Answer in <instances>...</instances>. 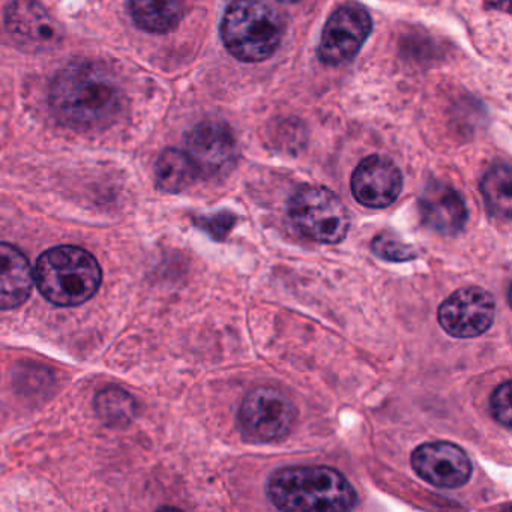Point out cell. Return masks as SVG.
<instances>
[{"instance_id": "6da1fadb", "label": "cell", "mask_w": 512, "mask_h": 512, "mask_svg": "<svg viewBox=\"0 0 512 512\" xmlns=\"http://www.w3.org/2000/svg\"><path fill=\"white\" fill-rule=\"evenodd\" d=\"M49 98L53 115L77 130L110 127L125 109L121 86L92 62H76L59 71L50 85Z\"/></svg>"}, {"instance_id": "5bb4252c", "label": "cell", "mask_w": 512, "mask_h": 512, "mask_svg": "<svg viewBox=\"0 0 512 512\" xmlns=\"http://www.w3.org/2000/svg\"><path fill=\"white\" fill-rule=\"evenodd\" d=\"M35 275L28 257L7 242H0V310H11L28 301Z\"/></svg>"}, {"instance_id": "9a60e30c", "label": "cell", "mask_w": 512, "mask_h": 512, "mask_svg": "<svg viewBox=\"0 0 512 512\" xmlns=\"http://www.w3.org/2000/svg\"><path fill=\"white\" fill-rule=\"evenodd\" d=\"M130 13L137 28L148 34H167L181 23L185 0H131Z\"/></svg>"}, {"instance_id": "5b68a950", "label": "cell", "mask_w": 512, "mask_h": 512, "mask_svg": "<svg viewBox=\"0 0 512 512\" xmlns=\"http://www.w3.org/2000/svg\"><path fill=\"white\" fill-rule=\"evenodd\" d=\"M287 214L296 232L317 244H340L352 223L349 209L334 191L313 185H304L292 194Z\"/></svg>"}, {"instance_id": "30bf717a", "label": "cell", "mask_w": 512, "mask_h": 512, "mask_svg": "<svg viewBox=\"0 0 512 512\" xmlns=\"http://www.w3.org/2000/svg\"><path fill=\"white\" fill-rule=\"evenodd\" d=\"M410 463L419 478L445 490L464 487L472 478L473 466L467 452L445 440L422 443L412 452Z\"/></svg>"}, {"instance_id": "277c9868", "label": "cell", "mask_w": 512, "mask_h": 512, "mask_svg": "<svg viewBox=\"0 0 512 512\" xmlns=\"http://www.w3.org/2000/svg\"><path fill=\"white\" fill-rule=\"evenodd\" d=\"M283 37L280 17L263 0H233L221 22V38L242 62L271 58Z\"/></svg>"}, {"instance_id": "7a4b0ae2", "label": "cell", "mask_w": 512, "mask_h": 512, "mask_svg": "<svg viewBox=\"0 0 512 512\" xmlns=\"http://www.w3.org/2000/svg\"><path fill=\"white\" fill-rule=\"evenodd\" d=\"M266 496L281 511L341 512L358 505L349 479L329 466L281 467L269 476Z\"/></svg>"}, {"instance_id": "ba28073f", "label": "cell", "mask_w": 512, "mask_h": 512, "mask_svg": "<svg viewBox=\"0 0 512 512\" xmlns=\"http://www.w3.org/2000/svg\"><path fill=\"white\" fill-rule=\"evenodd\" d=\"M496 317V301L478 286L461 287L449 295L437 311V320L446 334L455 338H475L485 334Z\"/></svg>"}, {"instance_id": "ac0fdd59", "label": "cell", "mask_w": 512, "mask_h": 512, "mask_svg": "<svg viewBox=\"0 0 512 512\" xmlns=\"http://www.w3.org/2000/svg\"><path fill=\"white\" fill-rule=\"evenodd\" d=\"M95 412L109 427H127L136 418L137 403L130 392L119 386H109L95 397Z\"/></svg>"}, {"instance_id": "603a6c76", "label": "cell", "mask_w": 512, "mask_h": 512, "mask_svg": "<svg viewBox=\"0 0 512 512\" xmlns=\"http://www.w3.org/2000/svg\"><path fill=\"white\" fill-rule=\"evenodd\" d=\"M278 2H284V4H295V2H299V0H278Z\"/></svg>"}, {"instance_id": "7c38bea8", "label": "cell", "mask_w": 512, "mask_h": 512, "mask_svg": "<svg viewBox=\"0 0 512 512\" xmlns=\"http://www.w3.org/2000/svg\"><path fill=\"white\" fill-rule=\"evenodd\" d=\"M352 194L365 208L385 209L403 190V175L389 158L371 155L356 167L352 175Z\"/></svg>"}, {"instance_id": "3957f363", "label": "cell", "mask_w": 512, "mask_h": 512, "mask_svg": "<svg viewBox=\"0 0 512 512\" xmlns=\"http://www.w3.org/2000/svg\"><path fill=\"white\" fill-rule=\"evenodd\" d=\"M34 275L41 295L59 307L85 304L98 292L103 278L97 259L73 245L41 254Z\"/></svg>"}, {"instance_id": "e0dca14e", "label": "cell", "mask_w": 512, "mask_h": 512, "mask_svg": "<svg viewBox=\"0 0 512 512\" xmlns=\"http://www.w3.org/2000/svg\"><path fill=\"white\" fill-rule=\"evenodd\" d=\"M512 175L508 163H497L485 173L481 182L482 196L488 214L500 223L511 221L512 211Z\"/></svg>"}, {"instance_id": "d6986e66", "label": "cell", "mask_w": 512, "mask_h": 512, "mask_svg": "<svg viewBox=\"0 0 512 512\" xmlns=\"http://www.w3.org/2000/svg\"><path fill=\"white\" fill-rule=\"evenodd\" d=\"M371 251L386 262H410L418 257L415 247L388 232L379 233L371 241Z\"/></svg>"}, {"instance_id": "8fae6325", "label": "cell", "mask_w": 512, "mask_h": 512, "mask_svg": "<svg viewBox=\"0 0 512 512\" xmlns=\"http://www.w3.org/2000/svg\"><path fill=\"white\" fill-rule=\"evenodd\" d=\"M187 154L199 178H218L233 169L238 145L232 130L220 122H203L187 136Z\"/></svg>"}, {"instance_id": "9c48e42d", "label": "cell", "mask_w": 512, "mask_h": 512, "mask_svg": "<svg viewBox=\"0 0 512 512\" xmlns=\"http://www.w3.org/2000/svg\"><path fill=\"white\" fill-rule=\"evenodd\" d=\"M5 28L26 52H53L64 41L62 26L37 0H13L5 10Z\"/></svg>"}, {"instance_id": "2e32d148", "label": "cell", "mask_w": 512, "mask_h": 512, "mask_svg": "<svg viewBox=\"0 0 512 512\" xmlns=\"http://www.w3.org/2000/svg\"><path fill=\"white\" fill-rule=\"evenodd\" d=\"M199 178L187 152L169 148L158 157L155 164V182L164 193L178 194L188 190Z\"/></svg>"}, {"instance_id": "4fadbf2b", "label": "cell", "mask_w": 512, "mask_h": 512, "mask_svg": "<svg viewBox=\"0 0 512 512\" xmlns=\"http://www.w3.org/2000/svg\"><path fill=\"white\" fill-rule=\"evenodd\" d=\"M422 223L443 236H454L467 223V208L463 197L455 188L442 182H431L419 197Z\"/></svg>"}, {"instance_id": "ffe728a7", "label": "cell", "mask_w": 512, "mask_h": 512, "mask_svg": "<svg viewBox=\"0 0 512 512\" xmlns=\"http://www.w3.org/2000/svg\"><path fill=\"white\" fill-rule=\"evenodd\" d=\"M490 410L493 418L505 428H511V380H506L494 389L490 397Z\"/></svg>"}, {"instance_id": "52a82bcc", "label": "cell", "mask_w": 512, "mask_h": 512, "mask_svg": "<svg viewBox=\"0 0 512 512\" xmlns=\"http://www.w3.org/2000/svg\"><path fill=\"white\" fill-rule=\"evenodd\" d=\"M371 29L373 20L362 5H343L326 22L317 56L328 67L349 64L370 37Z\"/></svg>"}, {"instance_id": "7402d4cb", "label": "cell", "mask_w": 512, "mask_h": 512, "mask_svg": "<svg viewBox=\"0 0 512 512\" xmlns=\"http://www.w3.org/2000/svg\"><path fill=\"white\" fill-rule=\"evenodd\" d=\"M485 7L490 10L503 11V13H509V7H511V0H484Z\"/></svg>"}, {"instance_id": "44dd1931", "label": "cell", "mask_w": 512, "mask_h": 512, "mask_svg": "<svg viewBox=\"0 0 512 512\" xmlns=\"http://www.w3.org/2000/svg\"><path fill=\"white\" fill-rule=\"evenodd\" d=\"M235 223L236 217L230 212H220V214L209 215V217L197 220V226L217 241H224Z\"/></svg>"}, {"instance_id": "8992f818", "label": "cell", "mask_w": 512, "mask_h": 512, "mask_svg": "<svg viewBox=\"0 0 512 512\" xmlns=\"http://www.w3.org/2000/svg\"><path fill=\"white\" fill-rule=\"evenodd\" d=\"M296 415L295 404L284 392L271 386H260L245 395L239 407L238 421L248 439L269 443L289 436Z\"/></svg>"}]
</instances>
